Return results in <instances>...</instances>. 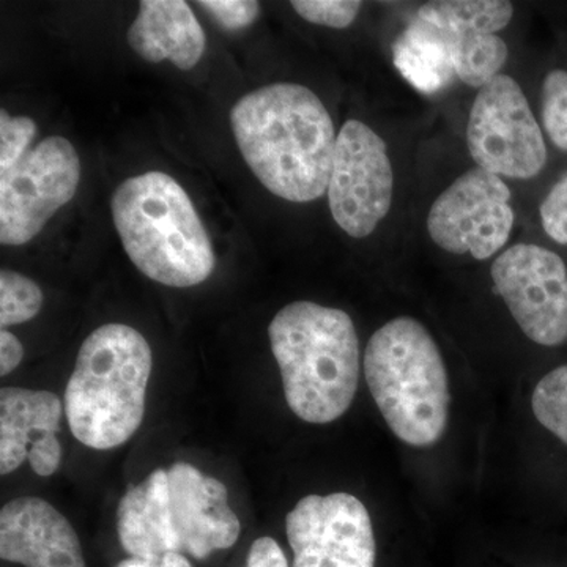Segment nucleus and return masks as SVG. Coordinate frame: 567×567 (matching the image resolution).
<instances>
[{
  "label": "nucleus",
  "mask_w": 567,
  "mask_h": 567,
  "mask_svg": "<svg viewBox=\"0 0 567 567\" xmlns=\"http://www.w3.org/2000/svg\"><path fill=\"white\" fill-rule=\"evenodd\" d=\"M230 125L246 164L268 192L297 204L328 192L338 136L315 92L293 82L264 85L234 104Z\"/></svg>",
  "instance_id": "obj_1"
},
{
  "label": "nucleus",
  "mask_w": 567,
  "mask_h": 567,
  "mask_svg": "<svg viewBox=\"0 0 567 567\" xmlns=\"http://www.w3.org/2000/svg\"><path fill=\"white\" fill-rule=\"evenodd\" d=\"M290 410L309 424L339 420L360 382V341L341 309L293 301L268 327Z\"/></svg>",
  "instance_id": "obj_2"
},
{
  "label": "nucleus",
  "mask_w": 567,
  "mask_h": 567,
  "mask_svg": "<svg viewBox=\"0 0 567 567\" xmlns=\"http://www.w3.org/2000/svg\"><path fill=\"white\" fill-rule=\"evenodd\" d=\"M111 213L130 260L152 281L183 289L210 278L216 265L210 237L171 175L152 171L121 183Z\"/></svg>",
  "instance_id": "obj_3"
},
{
  "label": "nucleus",
  "mask_w": 567,
  "mask_h": 567,
  "mask_svg": "<svg viewBox=\"0 0 567 567\" xmlns=\"http://www.w3.org/2000/svg\"><path fill=\"white\" fill-rule=\"evenodd\" d=\"M153 354L128 324L106 323L82 342L65 390V415L82 445L106 451L141 427Z\"/></svg>",
  "instance_id": "obj_4"
},
{
  "label": "nucleus",
  "mask_w": 567,
  "mask_h": 567,
  "mask_svg": "<svg viewBox=\"0 0 567 567\" xmlns=\"http://www.w3.org/2000/svg\"><path fill=\"white\" fill-rule=\"evenodd\" d=\"M364 377L383 420L406 445L440 442L450 421V379L434 336L412 317H398L369 339Z\"/></svg>",
  "instance_id": "obj_5"
},
{
  "label": "nucleus",
  "mask_w": 567,
  "mask_h": 567,
  "mask_svg": "<svg viewBox=\"0 0 567 567\" xmlns=\"http://www.w3.org/2000/svg\"><path fill=\"white\" fill-rule=\"evenodd\" d=\"M466 142L477 167L498 177H536L547 147L520 85L506 74L481 89L470 111Z\"/></svg>",
  "instance_id": "obj_6"
},
{
  "label": "nucleus",
  "mask_w": 567,
  "mask_h": 567,
  "mask_svg": "<svg viewBox=\"0 0 567 567\" xmlns=\"http://www.w3.org/2000/svg\"><path fill=\"white\" fill-rule=\"evenodd\" d=\"M81 162L62 136H50L0 173V244L21 246L76 194Z\"/></svg>",
  "instance_id": "obj_7"
},
{
  "label": "nucleus",
  "mask_w": 567,
  "mask_h": 567,
  "mask_svg": "<svg viewBox=\"0 0 567 567\" xmlns=\"http://www.w3.org/2000/svg\"><path fill=\"white\" fill-rule=\"evenodd\" d=\"M394 174L385 141L360 121L336 137L328 203L333 219L353 238L371 235L390 212Z\"/></svg>",
  "instance_id": "obj_8"
},
{
  "label": "nucleus",
  "mask_w": 567,
  "mask_h": 567,
  "mask_svg": "<svg viewBox=\"0 0 567 567\" xmlns=\"http://www.w3.org/2000/svg\"><path fill=\"white\" fill-rule=\"evenodd\" d=\"M511 199L502 177L475 167L436 197L427 215L429 235L443 251L491 259L513 233Z\"/></svg>",
  "instance_id": "obj_9"
},
{
  "label": "nucleus",
  "mask_w": 567,
  "mask_h": 567,
  "mask_svg": "<svg viewBox=\"0 0 567 567\" xmlns=\"http://www.w3.org/2000/svg\"><path fill=\"white\" fill-rule=\"evenodd\" d=\"M491 275L522 333L539 346L565 344L567 267L557 252L514 245L496 257Z\"/></svg>",
  "instance_id": "obj_10"
},
{
  "label": "nucleus",
  "mask_w": 567,
  "mask_h": 567,
  "mask_svg": "<svg viewBox=\"0 0 567 567\" xmlns=\"http://www.w3.org/2000/svg\"><path fill=\"white\" fill-rule=\"evenodd\" d=\"M292 567H375L371 516L357 496L308 495L287 514Z\"/></svg>",
  "instance_id": "obj_11"
},
{
  "label": "nucleus",
  "mask_w": 567,
  "mask_h": 567,
  "mask_svg": "<svg viewBox=\"0 0 567 567\" xmlns=\"http://www.w3.org/2000/svg\"><path fill=\"white\" fill-rule=\"evenodd\" d=\"M171 513L183 555L205 559L237 544L240 518L229 506L226 484L178 462L167 470Z\"/></svg>",
  "instance_id": "obj_12"
},
{
  "label": "nucleus",
  "mask_w": 567,
  "mask_h": 567,
  "mask_svg": "<svg viewBox=\"0 0 567 567\" xmlns=\"http://www.w3.org/2000/svg\"><path fill=\"white\" fill-rule=\"evenodd\" d=\"M0 558L24 567H87L73 525L39 496L11 499L0 511Z\"/></svg>",
  "instance_id": "obj_13"
},
{
  "label": "nucleus",
  "mask_w": 567,
  "mask_h": 567,
  "mask_svg": "<svg viewBox=\"0 0 567 567\" xmlns=\"http://www.w3.org/2000/svg\"><path fill=\"white\" fill-rule=\"evenodd\" d=\"M128 43L144 61H171L188 71L203 59L205 32L183 0H142L128 31Z\"/></svg>",
  "instance_id": "obj_14"
},
{
  "label": "nucleus",
  "mask_w": 567,
  "mask_h": 567,
  "mask_svg": "<svg viewBox=\"0 0 567 567\" xmlns=\"http://www.w3.org/2000/svg\"><path fill=\"white\" fill-rule=\"evenodd\" d=\"M117 535L130 557L182 554L171 513L169 475L155 470L147 480L130 487L117 509Z\"/></svg>",
  "instance_id": "obj_15"
},
{
  "label": "nucleus",
  "mask_w": 567,
  "mask_h": 567,
  "mask_svg": "<svg viewBox=\"0 0 567 567\" xmlns=\"http://www.w3.org/2000/svg\"><path fill=\"white\" fill-rule=\"evenodd\" d=\"M61 398L43 390L6 386L0 391V475L7 476L29 458L33 443L58 434Z\"/></svg>",
  "instance_id": "obj_16"
},
{
  "label": "nucleus",
  "mask_w": 567,
  "mask_h": 567,
  "mask_svg": "<svg viewBox=\"0 0 567 567\" xmlns=\"http://www.w3.org/2000/svg\"><path fill=\"white\" fill-rule=\"evenodd\" d=\"M394 63L417 91L436 93L456 80L450 41L431 22L413 18L393 48Z\"/></svg>",
  "instance_id": "obj_17"
},
{
  "label": "nucleus",
  "mask_w": 567,
  "mask_h": 567,
  "mask_svg": "<svg viewBox=\"0 0 567 567\" xmlns=\"http://www.w3.org/2000/svg\"><path fill=\"white\" fill-rule=\"evenodd\" d=\"M416 17L451 33H496L513 20L514 7L506 0H439L424 3Z\"/></svg>",
  "instance_id": "obj_18"
},
{
  "label": "nucleus",
  "mask_w": 567,
  "mask_h": 567,
  "mask_svg": "<svg viewBox=\"0 0 567 567\" xmlns=\"http://www.w3.org/2000/svg\"><path fill=\"white\" fill-rule=\"evenodd\" d=\"M436 28V25H435ZM440 29V28H439ZM442 31V29H440ZM445 33L458 80L470 87L483 89L498 76L509 50L496 33Z\"/></svg>",
  "instance_id": "obj_19"
},
{
  "label": "nucleus",
  "mask_w": 567,
  "mask_h": 567,
  "mask_svg": "<svg viewBox=\"0 0 567 567\" xmlns=\"http://www.w3.org/2000/svg\"><path fill=\"white\" fill-rule=\"evenodd\" d=\"M532 409L539 424L567 446V364L558 365L537 382Z\"/></svg>",
  "instance_id": "obj_20"
},
{
  "label": "nucleus",
  "mask_w": 567,
  "mask_h": 567,
  "mask_svg": "<svg viewBox=\"0 0 567 567\" xmlns=\"http://www.w3.org/2000/svg\"><path fill=\"white\" fill-rule=\"evenodd\" d=\"M44 297L40 286L17 271L0 274V327L29 322L39 315Z\"/></svg>",
  "instance_id": "obj_21"
},
{
  "label": "nucleus",
  "mask_w": 567,
  "mask_h": 567,
  "mask_svg": "<svg viewBox=\"0 0 567 567\" xmlns=\"http://www.w3.org/2000/svg\"><path fill=\"white\" fill-rule=\"evenodd\" d=\"M543 122L551 142L567 151V71L554 70L543 84Z\"/></svg>",
  "instance_id": "obj_22"
},
{
  "label": "nucleus",
  "mask_w": 567,
  "mask_h": 567,
  "mask_svg": "<svg viewBox=\"0 0 567 567\" xmlns=\"http://www.w3.org/2000/svg\"><path fill=\"white\" fill-rule=\"evenodd\" d=\"M37 125L29 117H11L6 110L0 111V173L20 162L31 148Z\"/></svg>",
  "instance_id": "obj_23"
},
{
  "label": "nucleus",
  "mask_w": 567,
  "mask_h": 567,
  "mask_svg": "<svg viewBox=\"0 0 567 567\" xmlns=\"http://www.w3.org/2000/svg\"><path fill=\"white\" fill-rule=\"evenodd\" d=\"M293 10L312 24L347 29L357 20L363 3L358 0H295Z\"/></svg>",
  "instance_id": "obj_24"
},
{
  "label": "nucleus",
  "mask_w": 567,
  "mask_h": 567,
  "mask_svg": "<svg viewBox=\"0 0 567 567\" xmlns=\"http://www.w3.org/2000/svg\"><path fill=\"white\" fill-rule=\"evenodd\" d=\"M226 31H241L256 22L260 6L254 0H203L197 2Z\"/></svg>",
  "instance_id": "obj_25"
},
{
  "label": "nucleus",
  "mask_w": 567,
  "mask_h": 567,
  "mask_svg": "<svg viewBox=\"0 0 567 567\" xmlns=\"http://www.w3.org/2000/svg\"><path fill=\"white\" fill-rule=\"evenodd\" d=\"M540 221L551 240L567 245V173L540 204Z\"/></svg>",
  "instance_id": "obj_26"
},
{
  "label": "nucleus",
  "mask_w": 567,
  "mask_h": 567,
  "mask_svg": "<svg viewBox=\"0 0 567 567\" xmlns=\"http://www.w3.org/2000/svg\"><path fill=\"white\" fill-rule=\"evenodd\" d=\"M29 461L37 475L43 477L54 475L62 462V446L58 434L43 436L39 442L33 443Z\"/></svg>",
  "instance_id": "obj_27"
},
{
  "label": "nucleus",
  "mask_w": 567,
  "mask_h": 567,
  "mask_svg": "<svg viewBox=\"0 0 567 567\" xmlns=\"http://www.w3.org/2000/svg\"><path fill=\"white\" fill-rule=\"evenodd\" d=\"M245 567H290V565L278 540L264 536L254 540Z\"/></svg>",
  "instance_id": "obj_28"
},
{
  "label": "nucleus",
  "mask_w": 567,
  "mask_h": 567,
  "mask_svg": "<svg viewBox=\"0 0 567 567\" xmlns=\"http://www.w3.org/2000/svg\"><path fill=\"white\" fill-rule=\"evenodd\" d=\"M24 358V349L20 339L10 331L2 330L0 333V375L11 374Z\"/></svg>",
  "instance_id": "obj_29"
},
{
  "label": "nucleus",
  "mask_w": 567,
  "mask_h": 567,
  "mask_svg": "<svg viewBox=\"0 0 567 567\" xmlns=\"http://www.w3.org/2000/svg\"><path fill=\"white\" fill-rule=\"evenodd\" d=\"M115 567H194L188 557L177 551L152 555V557H128L117 563Z\"/></svg>",
  "instance_id": "obj_30"
}]
</instances>
